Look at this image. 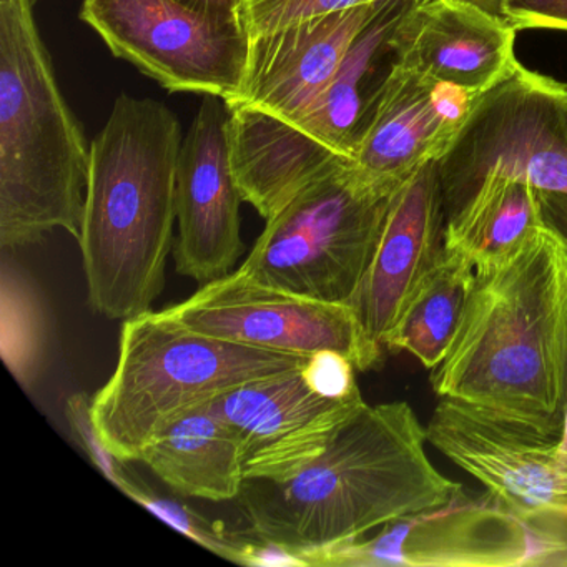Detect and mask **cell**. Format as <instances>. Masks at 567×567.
I'll list each match as a JSON object with an SVG mask.
<instances>
[{"mask_svg": "<svg viewBox=\"0 0 567 567\" xmlns=\"http://www.w3.org/2000/svg\"><path fill=\"white\" fill-rule=\"evenodd\" d=\"M434 393L563 433L567 411V245L553 228L477 265Z\"/></svg>", "mask_w": 567, "mask_h": 567, "instance_id": "1", "label": "cell"}, {"mask_svg": "<svg viewBox=\"0 0 567 567\" xmlns=\"http://www.w3.org/2000/svg\"><path fill=\"white\" fill-rule=\"evenodd\" d=\"M426 426L406 401L354 414L323 454L285 481L247 480L237 501L251 539L313 554L464 493L426 453Z\"/></svg>", "mask_w": 567, "mask_h": 567, "instance_id": "2", "label": "cell"}, {"mask_svg": "<svg viewBox=\"0 0 567 567\" xmlns=\"http://www.w3.org/2000/svg\"><path fill=\"white\" fill-rule=\"evenodd\" d=\"M177 115L118 95L91 145L81 245L91 307L109 320L151 311L165 287L177 220Z\"/></svg>", "mask_w": 567, "mask_h": 567, "instance_id": "3", "label": "cell"}, {"mask_svg": "<svg viewBox=\"0 0 567 567\" xmlns=\"http://www.w3.org/2000/svg\"><path fill=\"white\" fill-rule=\"evenodd\" d=\"M0 0V247L55 228L81 238L91 147L65 102L32 12Z\"/></svg>", "mask_w": 567, "mask_h": 567, "instance_id": "4", "label": "cell"}, {"mask_svg": "<svg viewBox=\"0 0 567 567\" xmlns=\"http://www.w3.org/2000/svg\"><path fill=\"white\" fill-rule=\"evenodd\" d=\"M307 361L207 337L151 310L124 321L114 374L92 396V420L105 446L131 463L185 411Z\"/></svg>", "mask_w": 567, "mask_h": 567, "instance_id": "5", "label": "cell"}, {"mask_svg": "<svg viewBox=\"0 0 567 567\" xmlns=\"http://www.w3.org/2000/svg\"><path fill=\"white\" fill-rule=\"evenodd\" d=\"M411 0H386L360 32L331 84L298 124L230 111L231 167L244 202L268 220L305 185L351 161L368 112L394 62V29Z\"/></svg>", "mask_w": 567, "mask_h": 567, "instance_id": "6", "label": "cell"}, {"mask_svg": "<svg viewBox=\"0 0 567 567\" xmlns=\"http://www.w3.org/2000/svg\"><path fill=\"white\" fill-rule=\"evenodd\" d=\"M393 194L370 184L351 161L338 162L268 218L240 270L301 297L351 305Z\"/></svg>", "mask_w": 567, "mask_h": 567, "instance_id": "7", "label": "cell"}, {"mask_svg": "<svg viewBox=\"0 0 567 567\" xmlns=\"http://www.w3.org/2000/svg\"><path fill=\"white\" fill-rule=\"evenodd\" d=\"M437 171L447 218L489 174L567 194V84L517 65L476 99Z\"/></svg>", "mask_w": 567, "mask_h": 567, "instance_id": "8", "label": "cell"}, {"mask_svg": "<svg viewBox=\"0 0 567 567\" xmlns=\"http://www.w3.org/2000/svg\"><path fill=\"white\" fill-rule=\"evenodd\" d=\"M81 19L115 58L168 92L235 101L244 85L250 34L238 19L182 0H84Z\"/></svg>", "mask_w": 567, "mask_h": 567, "instance_id": "9", "label": "cell"}, {"mask_svg": "<svg viewBox=\"0 0 567 567\" xmlns=\"http://www.w3.org/2000/svg\"><path fill=\"white\" fill-rule=\"evenodd\" d=\"M567 533L527 524L487 494L393 520L370 539L311 556V566H564Z\"/></svg>", "mask_w": 567, "mask_h": 567, "instance_id": "10", "label": "cell"}, {"mask_svg": "<svg viewBox=\"0 0 567 567\" xmlns=\"http://www.w3.org/2000/svg\"><path fill=\"white\" fill-rule=\"evenodd\" d=\"M427 443L480 481L504 509L567 533V440L463 401L441 398Z\"/></svg>", "mask_w": 567, "mask_h": 567, "instance_id": "11", "label": "cell"}, {"mask_svg": "<svg viewBox=\"0 0 567 567\" xmlns=\"http://www.w3.org/2000/svg\"><path fill=\"white\" fill-rule=\"evenodd\" d=\"M164 311L197 333L245 347L300 357L338 351L360 371L378 367L383 357V347L368 338L351 305L301 297L240 268Z\"/></svg>", "mask_w": 567, "mask_h": 567, "instance_id": "12", "label": "cell"}, {"mask_svg": "<svg viewBox=\"0 0 567 567\" xmlns=\"http://www.w3.org/2000/svg\"><path fill=\"white\" fill-rule=\"evenodd\" d=\"M301 370L241 384L210 401L237 434L245 480L297 476L367 406L361 391L347 398L321 396Z\"/></svg>", "mask_w": 567, "mask_h": 567, "instance_id": "13", "label": "cell"}, {"mask_svg": "<svg viewBox=\"0 0 567 567\" xmlns=\"http://www.w3.org/2000/svg\"><path fill=\"white\" fill-rule=\"evenodd\" d=\"M231 167L230 111L217 95H204L182 142L177 165L175 267L198 284L225 277L244 254L240 204Z\"/></svg>", "mask_w": 567, "mask_h": 567, "instance_id": "14", "label": "cell"}, {"mask_svg": "<svg viewBox=\"0 0 567 567\" xmlns=\"http://www.w3.org/2000/svg\"><path fill=\"white\" fill-rule=\"evenodd\" d=\"M476 99L393 62L351 164L370 184L393 194L424 165L444 157Z\"/></svg>", "mask_w": 567, "mask_h": 567, "instance_id": "15", "label": "cell"}, {"mask_svg": "<svg viewBox=\"0 0 567 567\" xmlns=\"http://www.w3.org/2000/svg\"><path fill=\"white\" fill-rule=\"evenodd\" d=\"M384 2L251 38L244 85L227 107L251 109L285 124H298L327 91L354 39Z\"/></svg>", "mask_w": 567, "mask_h": 567, "instance_id": "16", "label": "cell"}, {"mask_svg": "<svg viewBox=\"0 0 567 567\" xmlns=\"http://www.w3.org/2000/svg\"><path fill=\"white\" fill-rule=\"evenodd\" d=\"M516 29L467 0H411L391 39L394 62L480 97L519 65Z\"/></svg>", "mask_w": 567, "mask_h": 567, "instance_id": "17", "label": "cell"}, {"mask_svg": "<svg viewBox=\"0 0 567 567\" xmlns=\"http://www.w3.org/2000/svg\"><path fill=\"white\" fill-rule=\"evenodd\" d=\"M446 221L437 162H431L394 192L377 250L351 301L364 333L380 347L411 291L443 254Z\"/></svg>", "mask_w": 567, "mask_h": 567, "instance_id": "18", "label": "cell"}, {"mask_svg": "<svg viewBox=\"0 0 567 567\" xmlns=\"http://www.w3.org/2000/svg\"><path fill=\"white\" fill-rule=\"evenodd\" d=\"M138 461L175 493L215 503L237 501L247 481L237 434L210 401L162 427Z\"/></svg>", "mask_w": 567, "mask_h": 567, "instance_id": "19", "label": "cell"}, {"mask_svg": "<svg viewBox=\"0 0 567 567\" xmlns=\"http://www.w3.org/2000/svg\"><path fill=\"white\" fill-rule=\"evenodd\" d=\"M543 225L539 188L519 178L489 174L447 218L444 247L477 267L506 254Z\"/></svg>", "mask_w": 567, "mask_h": 567, "instance_id": "20", "label": "cell"}, {"mask_svg": "<svg viewBox=\"0 0 567 567\" xmlns=\"http://www.w3.org/2000/svg\"><path fill=\"white\" fill-rule=\"evenodd\" d=\"M476 267L444 247L411 291L383 347L406 351L426 370L440 367L456 337L474 284Z\"/></svg>", "mask_w": 567, "mask_h": 567, "instance_id": "21", "label": "cell"}, {"mask_svg": "<svg viewBox=\"0 0 567 567\" xmlns=\"http://www.w3.org/2000/svg\"><path fill=\"white\" fill-rule=\"evenodd\" d=\"M2 358L28 390L38 381L49 347L48 311L34 281L12 261H2Z\"/></svg>", "mask_w": 567, "mask_h": 567, "instance_id": "22", "label": "cell"}, {"mask_svg": "<svg viewBox=\"0 0 567 567\" xmlns=\"http://www.w3.org/2000/svg\"><path fill=\"white\" fill-rule=\"evenodd\" d=\"M134 501L145 509L151 511L158 519L171 524L174 529L181 530L182 534L190 537L200 546L207 547L217 556L231 560V563L244 564L245 553H247L250 539H244L237 534L228 533L224 526L202 516L187 504L161 496V494L154 493L151 487H145Z\"/></svg>", "mask_w": 567, "mask_h": 567, "instance_id": "23", "label": "cell"}, {"mask_svg": "<svg viewBox=\"0 0 567 567\" xmlns=\"http://www.w3.org/2000/svg\"><path fill=\"white\" fill-rule=\"evenodd\" d=\"M384 0H245L241 21L250 38L278 31L297 22Z\"/></svg>", "mask_w": 567, "mask_h": 567, "instance_id": "24", "label": "cell"}, {"mask_svg": "<svg viewBox=\"0 0 567 567\" xmlns=\"http://www.w3.org/2000/svg\"><path fill=\"white\" fill-rule=\"evenodd\" d=\"M92 398L84 393L72 394L65 404V414H68L69 423H71L72 431L79 437L82 450L91 457L92 463L102 471L105 477L122 493L127 494L128 497L135 499L142 491L145 489V484L138 481L137 477L132 476L131 471L125 466V461L118 460L102 441L101 434L95 430L94 420H92Z\"/></svg>", "mask_w": 567, "mask_h": 567, "instance_id": "25", "label": "cell"}, {"mask_svg": "<svg viewBox=\"0 0 567 567\" xmlns=\"http://www.w3.org/2000/svg\"><path fill=\"white\" fill-rule=\"evenodd\" d=\"M353 361L338 351L324 350L308 357L303 377L311 390L327 398H347L360 391Z\"/></svg>", "mask_w": 567, "mask_h": 567, "instance_id": "26", "label": "cell"}, {"mask_svg": "<svg viewBox=\"0 0 567 567\" xmlns=\"http://www.w3.org/2000/svg\"><path fill=\"white\" fill-rule=\"evenodd\" d=\"M503 18L519 31L567 34V0H504Z\"/></svg>", "mask_w": 567, "mask_h": 567, "instance_id": "27", "label": "cell"}, {"mask_svg": "<svg viewBox=\"0 0 567 567\" xmlns=\"http://www.w3.org/2000/svg\"><path fill=\"white\" fill-rule=\"evenodd\" d=\"M544 221L567 245V194L540 190Z\"/></svg>", "mask_w": 567, "mask_h": 567, "instance_id": "28", "label": "cell"}, {"mask_svg": "<svg viewBox=\"0 0 567 567\" xmlns=\"http://www.w3.org/2000/svg\"><path fill=\"white\" fill-rule=\"evenodd\" d=\"M182 2L220 18L238 19V21H241L245 6V0H182Z\"/></svg>", "mask_w": 567, "mask_h": 567, "instance_id": "29", "label": "cell"}, {"mask_svg": "<svg viewBox=\"0 0 567 567\" xmlns=\"http://www.w3.org/2000/svg\"><path fill=\"white\" fill-rule=\"evenodd\" d=\"M471 4L480 6L484 11L491 12V14L499 16L503 18V2L504 0H467Z\"/></svg>", "mask_w": 567, "mask_h": 567, "instance_id": "30", "label": "cell"}]
</instances>
